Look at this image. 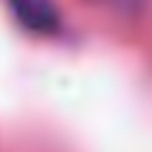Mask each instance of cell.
Returning a JSON list of instances; mask_svg holds the SVG:
<instances>
[{
	"instance_id": "6da1fadb",
	"label": "cell",
	"mask_w": 152,
	"mask_h": 152,
	"mask_svg": "<svg viewBox=\"0 0 152 152\" xmlns=\"http://www.w3.org/2000/svg\"><path fill=\"white\" fill-rule=\"evenodd\" d=\"M15 18L33 33H53L61 26V15L53 0H10Z\"/></svg>"
}]
</instances>
